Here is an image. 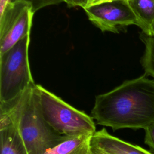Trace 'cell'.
Returning <instances> with one entry per match:
<instances>
[{
    "label": "cell",
    "instance_id": "cell-11",
    "mask_svg": "<svg viewBox=\"0 0 154 154\" xmlns=\"http://www.w3.org/2000/svg\"><path fill=\"white\" fill-rule=\"evenodd\" d=\"M140 38L145 47L144 52L141 60L144 74L154 78V36H149L141 32Z\"/></svg>",
    "mask_w": 154,
    "mask_h": 154
},
{
    "label": "cell",
    "instance_id": "cell-9",
    "mask_svg": "<svg viewBox=\"0 0 154 154\" xmlns=\"http://www.w3.org/2000/svg\"><path fill=\"white\" fill-rule=\"evenodd\" d=\"M142 32L154 36V2L153 0H127Z\"/></svg>",
    "mask_w": 154,
    "mask_h": 154
},
{
    "label": "cell",
    "instance_id": "cell-17",
    "mask_svg": "<svg viewBox=\"0 0 154 154\" xmlns=\"http://www.w3.org/2000/svg\"><path fill=\"white\" fill-rule=\"evenodd\" d=\"M91 148H92V153L93 154H107V153H105L104 152H102L95 148H93L92 146H91Z\"/></svg>",
    "mask_w": 154,
    "mask_h": 154
},
{
    "label": "cell",
    "instance_id": "cell-10",
    "mask_svg": "<svg viewBox=\"0 0 154 154\" xmlns=\"http://www.w3.org/2000/svg\"><path fill=\"white\" fill-rule=\"evenodd\" d=\"M92 135L67 137L45 154H93L91 144Z\"/></svg>",
    "mask_w": 154,
    "mask_h": 154
},
{
    "label": "cell",
    "instance_id": "cell-14",
    "mask_svg": "<svg viewBox=\"0 0 154 154\" xmlns=\"http://www.w3.org/2000/svg\"><path fill=\"white\" fill-rule=\"evenodd\" d=\"M88 0H64L69 7H80L85 8Z\"/></svg>",
    "mask_w": 154,
    "mask_h": 154
},
{
    "label": "cell",
    "instance_id": "cell-5",
    "mask_svg": "<svg viewBox=\"0 0 154 154\" xmlns=\"http://www.w3.org/2000/svg\"><path fill=\"white\" fill-rule=\"evenodd\" d=\"M24 0L10 1L0 14V55L30 35L34 14Z\"/></svg>",
    "mask_w": 154,
    "mask_h": 154
},
{
    "label": "cell",
    "instance_id": "cell-3",
    "mask_svg": "<svg viewBox=\"0 0 154 154\" xmlns=\"http://www.w3.org/2000/svg\"><path fill=\"white\" fill-rule=\"evenodd\" d=\"M41 111L48 125L58 134L75 137L96 131L93 119L79 111L41 85L37 84Z\"/></svg>",
    "mask_w": 154,
    "mask_h": 154
},
{
    "label": "cell",
    "instance_id": "cell-7",
    "mask_svg": "<svg viewBox=\"0 0 154 154\" xmlns=\"http://www.w3.org/2000/svg\"><path fill=\"white\" fill-rule=\"evenodd\" d=\"M91 144L93 148L107 154H152L138 146L112 136L105 128L93 134Z\"/></svg>",
    "mask_w": 154,
    "mask_h": 154
},
{
    "label": "cell",
    "instance_id": "cell-2",
    "mask_svg": "<svg viewBox=\"0 0 154 154\" xmlns=\"http://www.w3.org/2000/svg\"><path fill=\"white\" fill-rule=\"evenodd\" d=\"M0 111L7 113L16 124L28 154H45L67 138L56 132L45 120L37 84L11 102L0 104Z\"/></svg>",
    "mask_w": 154,
    "mask_h": 154
},
{
    "label": "cell",
    "instance_id": "cell-12",
    "mask_svg": "<svg viewBox=\"0 0 154 154\" xmlns=\"http://www.w3.org/2000/svg\"><path fill=\"white\" fill-rule=\"evenodd\" d=\"M15 1V0H11ZM29 2L32 7L34 12H36L37 10L45 7L46 6L55 5L64 2V0H24Z\"/></svg>",
    "mask_w": 154,
    "mask_h": 154
},
{
    "label": "cell",
    "instance_id": "cell-18",
    "mask_svg": "<svg viewBox=\"0 0 154 154\" xmlns=\"http://www.w3.org/2000/svg\"><path fill=\"white\" fill-rule=\"evenodd\" d=\"M153 2H154V0H153Z\"/></svg>",
    "mask_w": 154,
    "mask_h": 154
},
{
    "label": "cell",
    "instance_id": "cell-16",
    "mask_svg": "<svg viewBox=\"0 0 154 154\" xmlns=\"http://www.w3.org/2000/svg\"><path fill=\"white\" fill-rule=\"evenodd\" d=\"M11 0H0V14L4 10L5 7Z\"/></svg>",
    "mask_w": 154,
    "mask_h": 154
},
{
    "label": "cell",
    "instance_id": "cell-8",
    "mask_svg": "<svg viewBox=\"0 0 154 154\" xmlns=\"http://www.w3.org/2000/svg\"><path fill=\"white\" fill-rule=\"evenodd\" d=\"M1 154H28L19 130L10 116L0 111Z\"/></svg>",
    "mask_w": 154,
    "mask_h": 154
},
{
    "label": "cell",
    "instance_id": "cell-4",
    "mask_svg": "<svg viewBox=\"0 0 154 154\" xmlns=\"http://www.w3.org/2000/svg\"><path fill=\"white\" fill-rule=\"evenodd\" d=\"M30 35L0 55V104L11 102L35 84L30 70Z\"/></svg>",
    "mask_w": 154,
    "mask_h": 154
},
{
    "label": "cell",
    "instance_id": "cell-15",
    "mask_svg": "<svg viewBox=\"0 0 154 154\" xmlns=\"http://www.w3.org/2000/svg\"><path fill=\"white\" fill-rule=\"evenodd\" d=\"M113 1H117V0H88L87 5L85 7H89L91 5H96V4H100V3H103V2Z\"/></svg>",
    "mask_w": 154,
    "mask_h": 154
},
{
    "label": "cell",
    "instance_id": "cell-13",
    "mask_svg": "<svg viewBox=\"0 0 154 154\" xmlns=\"http://www.w3.org/2000/svg\"><path fill=\"white\" fill-rule=\"evenodd\" d=\"M144 142L154 150V122L145 129Z\"/></svg>",
    "mask_w": 154,
    "mask_h": 154
},
{
    "label": "cell",
    "instance_id": "cell-6",
    "mask_svg": "<svg viewBox=\"0 0 154 154\" xmlns=\"http://www.w3.org/2000/svg\"><path fill=\"white\" fill-rule=\"evenodd\" d=\"M88 19L102 32L119 33L129 25L138 26L126 0L103 2L84 8Z\"/></svg>",
    "mask_w": 154,
    "mask_h": 154
},
{
    "label": "cell",
    "instance_id": "cell-1",
    "mask_svg": "<svg viewBox=\"0 0 154 154\" xmlns=\"http://www.w3.org/2000/svg\"><path fill=\"white\" fill-rule=\"evenodd\" d=\"M91 117L114 131L145 129L154 122V80L144 74L97 95Z\"/></svg>",
    "mask_w": 154,
    "mask_h": 154
}]
</instances>
